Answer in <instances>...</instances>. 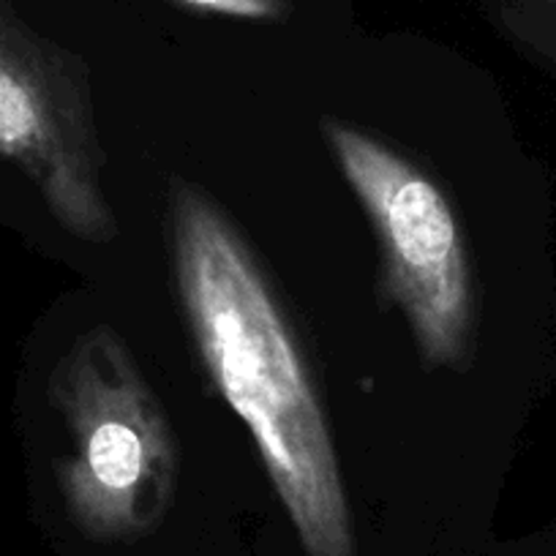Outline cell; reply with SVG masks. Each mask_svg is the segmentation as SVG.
<instances>
[{
  "label": "cell",
  "mask_w": 556,
  "mask_h": 556,
  "mask_svg": "<svg viewBox=\"0 0 556 556\" xmlns=\"http://www.w3.org/2000/svg\"><path fill=\"white\" fill-rule=\"evenodd\" d=\"M180 303L197 350L235 415L306 556H357L339 456L290 319L249 243L194 184L169 189Z\"/></svg>",
  "instance_id": "6da1fadb"
},
{
  "label": "cell",
  "mask_w": 556,
  "mask_h": 556,
  "mask_svg": "<svg viewBox=\"0 0 556 556\" xmlns=\"http://www.w3.org/2000/svg\"><path fill=\"white\" fill-rule=\"evenodd\" d=\"M50 399L72 442L58 483L79 532L99 543L156 532L173 510L178 445L121 336L106 325L79 336L52 374Z\"/></svg>",
  "instance_id": "7a4b0ae2"
},
{
  "label": "cell",
  "mask_w": 556,
  "mask_h": 556,
  "mask_svg": "<svg viewBox=\"0 0 556 556\" xmlns=\"http://www.w3.org/2000/svg\"><path fill=\"white\" fill-rule=\"evenodd\" d=\"M323 134L377 232L384 292L409 323L424 363L467 368L475 281L447 197L415 162L352 123L325 117Z\"/></svg>",
  "instance_id": "3957f363"
},
{
  "label": "cell",
  "mask_w": 556,
  "mask_h": 556,
  "mask_svg": "<svg viewBox=\"0 0 556 556\" xmlns=\"http://www.w3.org/2000/svg\"><path fill=\"white\" fill-rule=\"evenodd\" d=\"M0 156L36 186L68 235L115 240L88 66L36 34L9 0H0Z\"/></svg>",
  "instance_id": "277c9868"
},
{
  "label": "cell",
  "mask_w": 556,
  "mask_h": 556,
  "mask_svg": "<svg viewBox=\"0 0 556 556\" xmlns=\"http://www.w3.org/2000/svg\"><path fill=\"white\" fill-rule=\"evenodd\" d=\"M505 34L529 58L556 77V9L540 0H505L500 9Z\"/></svg>",
  "instance_id": "5b68a950"
},
{
  "label": "cell",
  "mask_w": 556,
  "mask_h": 556,
  "mask_svg": "<svg viewBox=\"0 0 556 556\" xmlns=\"http://www.w3.org/2000/svg\"><path fill=\"white\" fill-rule=\"evenodd\" d=\"M180 3L238 20H281L287 14L285 0H180Z\"/></svg>",
  "instance_id": "8992f818"
},
{
  "label": "cell",
  "mask_w": 556,
  "mask_h": 556,
  "mask_svg": "<svg viewBox=\"0 0 556 556\" xmlns=\"http://www.w3.org/2000/svg\"><path fill=\"white\" fill-rule=\"evenodd\" d=\"M540 3H545V7H554L556 9V0H540Z\"/></svg>",
  "instance_id": "52a82bcc"
}]
</instances>
